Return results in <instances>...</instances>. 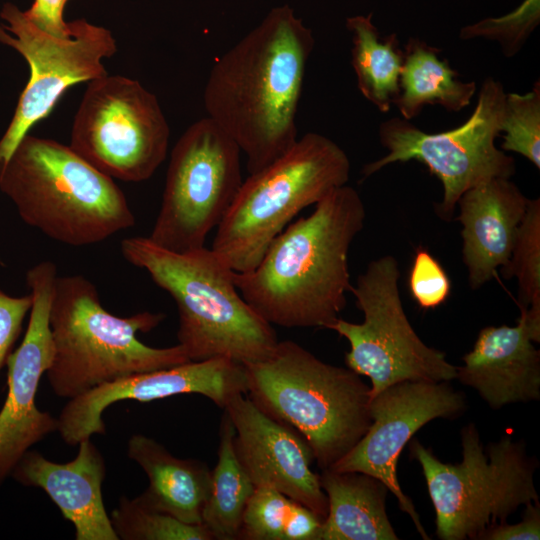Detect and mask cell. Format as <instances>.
Instances as JSON below:
<instances>
[{
    "instance_id": "7",
    "label": "cell",
    "mask_w": 540,
    "mask_h": 540,
    "mask_svg": "<svg viewBox=\"0 0 540 540\" xmlns=\"http://www.w3.org/2000/svg\"><path fill=\"white\" fill-rule=\"evenodd\" d=\"M350 168L347 154L334 141L306 133L242 182L216 228L211 249L233 271L252 270L300 211L348 182Z\"/></svg>"
},
{
    "instance_id": "27",
    "label": "cell",
    "mask_w": 540,
    "mask_h": 540,
    "mask_svg": "<svg viewBox=\"0 0 540 540\" xmlns=\"http://www.w3.org/2000/svg\"><path fill=\"white\" fill-rule=\"evenodd\" d=\"M505 279L516 278L520 313L540 332V199L528 200L508 262Z\"/></svg>"
},
{
    "instance_id": "9",
    "label": "cell",
    "mask_w": 540,
    "mask_h": 540,
    "mask_svg": "<svg viewBox=\"0 0 540 540\" xmlns=\"http://www.w3.org/2000/svg\"><path fill=\"white\" fill-rule=\"evenodd\" d=\"M505 99L503 85L488 77L481 84L473 113L454 129L427 133L402 117L382 122L379 139L388 153L366 164L363 175L368 177L396 162L424 163L443 185V198L436 212L450 221L465 191L493 178H511L515 174L514 158L495 144L501 133Z\"/></svg>"
},
{
    "instance_id": "17",
    "label": "cell",
    "mask_w": 540,
    "mask_h": 540,
    "mask_svg": "<svg viewBox=\"0 0 540 540\" xmlns=\"http://www.w3.org/2000/svg\"><path fill=\"white\" fill-rule=\"evenodd\" d=\"M234 426V450L253 484L270 486L325 519L328 501L306 440L288 424L262 411L246 394L223 409Z\"/></svg>"
},
{
    "instance_id": "33",
    "label": "cell",
    "mask_w": 540,
    "mask_h": 540,
    "mask_svg": "<svg viewBox=\"0 0 540 540\" xmlns=\"http://www.w3.org/2000/svg\"><path fill=\"white\" fill-rule=\"evenodd\" d=\"M69 0H34L24 13L40 30L56 37L71 35L70 23L63 17Z\"/></svg>"
},
{
    "instance_id": "31",
    "label": "cell",
    "mask_w": 540,
    "mask_h": 540,
    "mask_svg": "<svg viewBox=\"0 0 540 540\" xmlns=\"http://www.w3.org/2000/svg\"><path fill=\"white\" fill-rule=\"evenodd\" d=\"M412 297L423 309H433L450 295L451 283L444 268L426 249L418 248L409 274Z\"/></svg>"
},
{
    "instance_id": "4",
    "label": "cell",
    "mask_w": 540,
    "mask_h": 540,
    "mask_svg": "<svg viewBox=\"0 0 540 540\" xmlns=\"http://www.w3.org/2000/svg\"><path fill=\"white\" fill-rule=\"evenodd\" d=\"M0 191L26 224L70 246L99 243L135 224L114 179L53 139L26 134L0 163Z\"/></svg>"
},
{
    "instance_id": "30",
    "label": "cell",
    "mask_w": 540,
    "mask_h": 540,
    "mask_svg": "<svg viewBox=\"0 0 540 540\" xmlns=\"http://www.w3.org/2000/svg\"><path fill=\"white\" fill-rule=\"evenodd\" d=\"M540 22V0H523L511 12L464 26L460 39L484 38L497 41L506 57H513L524 46Z\"/></svg>"
},
{
    "instance_id": "28",
    "label": "cell",
    "mask_w": 540,
    "mask_h": 540,
    "mask_svg": "<svg viewBox=\"0 0 540 540\" xmlns=\"http://www.w3.org/2000/svg\"><path fill=\"white\" fill-rule=\"evenodd\" d=\"M110 519L118 538L123 540H213L203 524L182 522L136 498L122 496Z\"/></svg>"
},
{
    "instance_id": "34",
    "label": "cell",
    "mask_w": 540,
    "mask_h": 540,
    "mask_svg": "<svg viewBox=\"0 0 540 540\" xmlns=\"http://www.w3.org/2000/svg\"><path fill=\"white\" fill-rule=\"evenodd\" d=\"M540 504L532 502L525 505L522 520L515 524L507 521L489 529L481 540H539Z\"/></svg>"
},
{
    "instance_id": "22",
    "label": "cell",
    "mask_w": 540,
    "mask_h": 540,
    "mask_svg": "<svg viewBox=\"0 0 540 540\" xmlns=\"http://www.w3.org/2000/svg\"><path fill=\"white\" fill-rule=\"evenodd\" d=\"M320 484L328 511L320 540H397L386 511L388 487L357 471L322 470Z\"/></svg>"
},
{
    "instance_id": "12",
    "label": "cell",
    "mask_w": 540,
    "mask_h": 540,
    "mask_svg": "<svg viewBox=\"0 0 540 540\" xmlns=\"http://www.w3.org/2000/svg\"><path fill=\"white\" fill-rule=\"evenodd\" d=\"M169 137L157 97L137 80L107 74L88 82L69 146L111 178L141 182L165 160Z\"/></svg>"
},
{
    "instance_id": "25",
    "label": "cell",
    "mask_w": 540,
    "mask_h": 540,
    "mask_svg": "<svg viewBox=\"0 0 540 540\" xmlns=\"http://www.w3.org/2000/svg\"><path fill=\"white\" fill-rule=\"evenodd\" d=\"M234 426L224 411L219 431L218 461L202 524L215 540L239 539L243 514L256 486L239 462L233 444Z\"/></svg>"
},
{
    "instance_id": "18",
    "label": "cell",
    "mask_w": 540,
    "mask_h": 540,
    "mask_svg": "<svg viewBox=\"0 0 540 540\" xmlns=\"http://www.w3.org/2000/svg\"><path fill=\"white\" fill-rule=\"evenodd\" d=\"M533 342H540L520 314L515 326L483 328L473 348L457 366L461 383L477 391L492 408L540 399V351Z\"/></svg>"
},
{
    "instance_id": "6",
    "label": "cell",
    "mask_w": 540,
    "mask_h": 540,
    "mask_svg": "<svg viewBox=\"0 0 540 540\" xmlns=\"http://www.w3.org/2000/svg\"><path fill=\"white\" fill-rule=\"evenodd\" d=\"M244 366L247 396L294 428L321 470L345 456L371 424L370 386L360 375L323 362L294 341H279L269 358Z\"/></svg>"
},
{
    "instance_id": "23",
    "label": "cell",
    "mask_w": 540,
    "mask_h": 540,
    "mask_svg": "<svg viewBox=\"0 0 540 540\" xmlns=\"http://www.w3.org/2000/svg\"><path fill=\"white\" fill-rule=\"evenodd\" d=\"M403 50L400 94L394 103L402 118L410 121L428 104H438L452 112L470 104L476 83L460 81L458 72L439 57L438 48L410 37Z\"/></svg>"
},
{
    "instance_id": "10",
    "label": "cell",
    "mask_w": 540,
    "mask_h": 540,
    "mask_svg": "<svg viewBox=\"0 0 540 540\" xmlns=\"http://www.w3.org/2000/svg\"><path fill=\"white\" fill-rule=\"evenodd\" d=\"M400 269L396 258L385 255L368 263L350 292L362 311V323L336 319L327 329L350 345L345 354L348 368L369 377L370 399L402 381H451L457 366L446 354L426 345L410 324L399 291Z\"/></svg>"
},
{
    "instance_id": "2",
    "label": "cell",
    "mask_w": 540,
    "mask_h": 540,
    "mask_svg": "<svg viewBox=\"0 0 540 540\" xmlns=\"http://www.w3.org/2000/svg\"><path fill=\"white\" fill-rule=\"evenodd\" d=\"M365 217L353 187L335 188L283 229L255 268L235 272L241 296L271 325L327 329L346 306L348 252Z\"/></svg>"
},
{
    "instance_id": "5",
    "label": "cell",
    "mask_w": 540,
    "mask_h": 540,
    "mask_svg": "<svg viewBox=\"0 0 540 540\" xmlns=\"http://www.w3.org/2000/svg\"><path fill=\"white\" fill-rule=\"evenodd\" d=\"M164 318L149 311L115 316L86 277L57 276L49 311L54 352L46 372L54 393L72 399L121 378L189 362L179 344L154 348L138 340V332L151 331Z\"/></svg>"
},
{
    "instance_id": "1",
    "label": "cell",
    "mask_w": 540,
    "mask_h": 540,
    "mask_svg": "<svg viewBox=\"0 0 540 540\" xmlns=\"http://www.w3.org/2000/svg\"><path fill=\"white\" fill-rule=\"evenodd\" d=\"M310 28L288 5L273 8L213 65L203 102L247 159L249 174L297 141L296 115L314 47Z\"/></svg>"
},
{
    "instance_id": "29",
    "label": "cell",
    "mask_w": 540,
    "mask_h": 540,
    "mask_svg": "<svg viewBox=\"0 0 540 540\" xmlns=\"http://www.w3.org/2000/svg\"><path fill=\"white\" fill-rule=\"evenodd\" d=\"M501 150L524 156L540 168V83L525 94L506 93Z\"/></svg>"
},
{
    "instance_id": "13",
    "label": "cell",
    "mask_w": 540,
    "mask_h": 540,
    "mask_svg": "<svg viewBox=\"0 0 540 540\" xmlns=\"http://www.w3.org/2000/svg\"><path fill=\"white\" fill-rule=\"evenodd\" d=\"M0 43L21 54L29 65V80L13 118L0 139V163L6 161L21 139L46 118L71 86L107 75L102 63L117 51L110 30L86 19L70 21L71 35L56 37L43 32L13 3L0 10Z\"/></svg>"
},
{
    "instance_id": "11",
    "label": "cell",
    "mask_w": 540,
    "mask_h": 540,
    "mask_svg": "<svg viewBox=\"0 0 540 540\" xmlns=\"http://www.w3.org/2000/svg\"><path fill=\"white\" fill-rule=\"evenodd\" d=\"M241 153L209 117L191 124L171 151L161 207L149 238L175 252L205 246L242 185Z\"/></svg>"
},
{
    "instance_id": "21",
    "label": "cell",
    "mask_w": 540,
    "mask_h": 540,
    "mask_svg": "<svg viewBox=\"0 0 540 540\" xmlns=\"http://www.w3.org/2000/svg\"><path fill=\"white\" fill-rule=\"evenodd\" d=\"M128 456L146 473L149 485L136 499L188 524H202L211 492L209 467L196 459L173 456L163 445L141 434L128 442Z\"/></svg>"
},
{
    "instance_id": "15",
    "label": "cell",
    "mask_w": 540,
    "mask_h": 540,
    "mask_svg": "<svg viewBox=\"0 0 540 540\" xmlns=\"http://www.w3.org/2000/svg\"><path fill=\"white\" fill-rule=\"evenodd\" d=\"M57 278L52 261H42L26 273L33 297L27 331L7 358L8 394L0 411V483L35 443L57 431L58 420L36 406L39 382L53 358L50 304Z\"/></svg>"
},
{
    "instance_id": "20",
    "label": "cell",
    "mask_w": 540,
    "mask_h": 540,
    "mask_svg": "<svg viewBox=\"0 0 540 540\" xmlns=\"http://www.w3.org/2000/svg\"><path fill=\"white\" fill-rule=\"evenodd\" d=\"M527 198L510 178H493L458 199L462 258L471 289L489 282L509 260Z\"/></svg>"
},
{
    "instance_id": "14",
    "label": "cell",
    "mask_w": 540,
    "mask_h": 540,
    "mask_svg": "<svg viewBox=\"0 0 540 540\" xmlns=\"http://www.w3.org/2000/svg\"><path fill=\"white\" fill-rule=\"evenodd\" d=\"M467 408L463 393L447 381L414 380L395 383L370 399L371 424L357 444L330 469L357 471L381 480L412 520L418 534L430 539L412 500L397 477L398 458L412 436L428 422L452 419Z\"/></svg>"
},
{
    "instance_id": "19",
    "label": "cell",
    "mask_w": 540,
    "mask_h": 540,
    "mask_svg": "<svg viewBox=\"0 0 540 540\" xmlns=\"http://www.w3.org/2000/svg\"><path fill=\"white\" fill-rule=\"evenodd\" d=\"M76 457L67 463L27 451L11 474L19 483L44 490L75 528L76 540H118L104 507L103 456L89 439L81 441Z\"/></svg>"
},
{
    "instance_id": "8",
    "label": "cell",
    "mask_w": 540,
    "mask_h": 540,
    "mask_svg": "<svg viewBox=\"0 0 540 540\" xmlns=\"http://www.w3.org/2000/svg\"><path fill=\"white\" fill-rule=\"evenodd\" d=\"M462 460L444 463L418 440L411 455L422 468L441 540H481L521 505L539 502L538 466L525 443L503 435L484 447L474 423L461 430Z\"/></svg>"
},
{
    "instance_id": "32",
    "label": "cell",
    "mask_w": 540,
    "mask_h": 540,
    "mask_svg": "<svg viewBox=\"0 0 540 540\" xmlns=\"http://www.w3.org/2000/svg\"><path fill=\"white\" fill-rule=\"evenodd\" d=\"M32 294L12 297L0 289V370L6 364L24 318L32 306Z\"/></svg>"
},
{
    "instance_id": "24",
    "label": "cell",
    "mask_w": 540,
    "mask_h": 540,
    "mask_svg": "<svg viewBox=\"0 0 540 540\" xmlns=\"http://www.w3.org/2000/svg\"><path fill=\"white\" fill-rule=\"evenodd\" d=\"M351 33V64L361 94L379 111L388 112L400 94L404 50L395 33L382 37L372 13L346 19Z\"/></svg>"
},
{
    "instance_id": "26",
    "label": "cell",
    "mask_w": 540,
    "mask_h": 540,
    "mask_svg": "<svg viewBox=\"0 0 540 540\" xmlns=\"http://www.w3.org/2000/svg\"><path fill=\"white\" fill-rule=\"evenodd\" d=\"M324 518L270 486H258L243 514L239 539L320 540Z\"/></svg>"
},
{
    "instance_id": "3",
    "label": "cell",
    "mask_w": 540,
    "mask_h": 540,
    "mask_svg": "<svg viewBox=\"0 0 540 540\" xmlns=\"http://www.w3.org/2000/svg\"><path fill=\"white\" fill-rule=\"evenodd\" d=\"M122 256L174 299L177 332L190 361L228 358L243 365L269 358L279 340L238 291L233 271L211 249L175 252L149 237L121 241Z\"/></svg>"
},
{
    "instance_id": "16",
    "label": "cell",
    "mask_w": 540,
    "mask_h": 540,
    "mask_svg": "<svg viewBox=\"0 0 540 540\" xmlns=\"http://www.w3.org/2000/svg\"><path fill=\"white\" fill-rule=\"evenodd\" d=\"M247 391L243 364L223 357L189 361L121 378L69 399L57 419V431L65 443L76 445L94 434L105 433L102 414L118 401L150 402L194 393L224 409L235 396L247 395Z\"/></svg>"
}]
</instances>
